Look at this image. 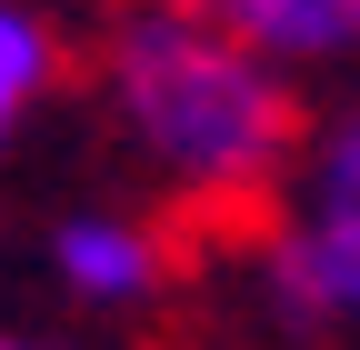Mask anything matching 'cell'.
<instances>
[{
    "label": "cell",
    "mask_w": 360,
    "mask_h": 350,
    "mask_svg": "<svg viewBox=\"0 0 360 350\" xmlns=\"http://www.w3.org/2000/svg\"><path fill=\"white\" fill-rule=\"evenodd\" d=\"M101 110L170 221H260L300 150V80L220 11L130 0L101 40Z\"/></svg>",
    "instance_id": "1"
},
{
    "label": "cell",
    "mask_w": 360,
    "mask_h": 350,
    "mask_svg": "<svg viewBox=\"0 0 360 350\" xmlns=\"http://www.w3.org/2000/svg\"><path fill=\"white\" fill-rule=\"evenodd\" d=\"M250 300L270 330H360V91L330 120H300V150L260 210Z\"/></svg>",
    "instance_id": "2"
},
{
    "label": "cell",
    "mask_w": 360,
    "mask_h": 350,
    "mask_svg": "<svg viewBox=\"0 0 360 350\" xmlns=\"http://www.w3.org/2000/svg\"><path fill=\"white\" fill-rule=\"evenodd\" d=\"M40 260H51V280H60L70 311L120 320V311H150L170 290V221L120 210V200H80V210H60V221L40 231Z\"/></svg>",
    "instance_id": "3"
},
{
    "label": "cell",
    "mask_w": 360,
    "mask_h": 350,
    "mask_svg": "<svg viewBox=\"0 0 360 350\" xmlns=\"http://www.w3.org/2000/svg\"><path fill=\"white\" fill-rule=\"evenodd\" d=\"M231 20L270 70H360V0H220Z\"/></svg>",
    "instance_id": "4"
},
{
    "label": "cell",
    "mask_w": 360,
    "mask_h": 350,
    "mask_svg": "<svg viewBox=\"0 0 360 350\" xmlns=\"http://www.w3.org/2000/svg\"><path fill=\"white\" fill-rule=\"evenodd\" d=\"M60 91V30L30 0H0V150L40 120V101Z\"/></svg>",
    "instance_id": "5"
},
{
    "label": "cell",
    "mask_w": 360,
    "mask_h": 350,
    "mask_svg": "<svg viewBox=\"0 0 360 350\" xmlns=\"http://www.w3.org/2000/svg\"><path fill=\"white\" fill-rule=\"evenodd\" d=\"M0 350H70V340H40V330H0Z\"/></svg>",
    "instance_id": "6"
},
{
    "label": "cell",
    "mask_w": 360,
    "mask_h": 350,
    "mask_svg": "<svg viewBox=\"0 0 360 350\" xmlns=\"http://www.w3.org/2000/svg\"><path fill=\"white\" fill-rule=\"evenodd\" d=\"M150 11H220V0H150Z\"/></svg>",
    "instance_id": "7"
}]
</instances>
